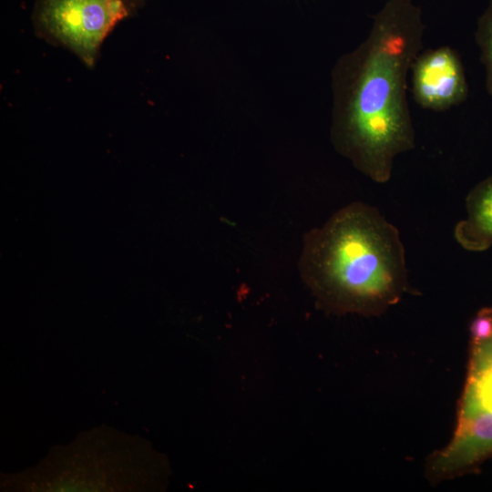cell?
I'll return each mask as SVG.
<instances>
[{
	"label": "cell",
	"mask_w": 492,
	"mask_h": 492,
	"mask_svg": "<svg viewBox=\"0 0 492 492\" xmlns=\"http://www.w3.org/2000/svg\"><path fill=\"white\" fill-rule=\"evenodd\" d=\"M470 343H478L492 336V307L477 312L469 325Z\"/></svg>",
	"instance_id": "cell-8"
},
{
	"label": "cell",
	"mask_w": 492,
	"mask_h": 492,
	"mask_svg": "<svg viewBox=\"0 0 492 492\" xmlns=\"http://www.w3.org/2000/svg\"><path fill=\"white\" fill-rule=\"evenodd\" d=\"M475 39L485 69L486 89L492 97V0L478 18Z\"/></svg>",
	"instance_id": "cell-7"
},
{
	"label": "cell",
	"mask_w": 492,
	"mask_h": 492,
	"mask_svg": "<svg viewBox=\"0 0 492 492\" xmlns=\"http://www.w3.org/2000/svg\"><path fill=\"white\" fill-rule=\"evenodd\" d=\"M492 457V336L470 343L466 380L451 441L426 464L430 481L449 479Z\"/></svg>",
	"instance_id": "cell-3"
},
{
	"label": "cell",
	"mask_w": 492,
	"mask_h": 492,
	"mask_svg": "<svg viewBox=\"0 0 492 492\" xmlns=\"http://www.w3.org/2000/svg\"><path fill=\"white\" fill-rule=\"evenodd\" d=\"M456 241L466 251L492 246V175L478 182L466 198V216L454 228Z\"/></svg>",
	"instance_id": "cell-6"
},
{
	"label": "cell",
	"mask_w": 492,
	"mask_h": 492,
	"mask_svg": "<svg viewBox=\"0 0 492 492\" xmlns=\"http://www.w3.org/2000/svg\"><path fill=\"white\" fill-rule=\"evenodd\" d=\"M410 71L414 99L425 109L444 111L467 98L468 85L463 64L450 46L420 52Z\"/></svg>",
	"instance_id": "cell-5"
},
{
	"label": "cell",
	"mask_w": 492,
	"mask_h": 492,
	"mask_svg": "<svg viewBox=\"0 0 492 492\" xmlns=\"http://www.w3.org/2000/svg\"><path fill=\"white\" fill-rule=\"evenodd\" d=\"M424 34L412 0H388L365 39L334 68L333 144L379 184L390 180L396 157L415 146L406 80Z\"/></svg>",
	"instance_id": "cell-1"
},
{
	"label": "cell",
	"mask_w": 492,
	"mask_h": 492,
	"mask_svg": "<svg viewBox=\"0 0 492 492\" xmlns=\"http://www.w3.org/2000/svg\"><path fill=\"white\" fill-rule=\"evenodd\" d=\"M299 272L316 305L333 314L377 316L413 292L398 229L354 201L302 239Z\"/></svg>",
	"instance_id": "cell-2"
},
{
	"label": "cell",
	"mask_w": 492,
	"mask_h": 492,
	"mask_svg": "<svg viewBox=\"0 0 492 492\" xmlns=\"http://www.w3.org/2000/svg\"><path fill=\"white\" fill-rule=\"evenodd\" d=\"M142 3L143 0H37L33 20L39 36L70 49L91 67L107 36Z\"/></svg>",
	"instance_id": "cell-4"
}]
</instances>
